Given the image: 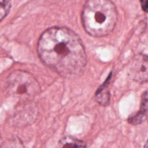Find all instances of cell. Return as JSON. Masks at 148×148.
I'll return each mask as SVG.
<instances>
[{
    "label": "cell",
    "instance_id": "3957f363",
    "mask_svg": "<svg viewBox=\"0 0 148 148\" xmlns=\"http://www.w3.org/2000/svg\"><path fill=\"white\" fill-rule=\"evenodd\" d=\"M8 88L11 94L20 100L32 99L40 92V85L30 73L15 71L8 78Z\"/></svg>",
    "mask_w": 148,
    "mask_h": 148
},
{
    "label": "cell",
    "instance_id": "ba28073f",
    "mask_svg": "<svg viewBox=\"0 0 148 148\" xmlns=\"http://www.w3.org/2000/svg\"><path fill=\"white\" fill-rule=\"evenodd\" d=\"M142 8L145 12L148 13V0H140Z\"/></svg>",
    "mask_w": 148,
    "mask_h": 148
},
{
    "label": "cell",
    "instance_id": "7a4b0ae2",
    "mask_svg": "<svg viewBox=\"0 0 148 148\" xmlns=\"http://www.w3.org/2000/svg\"><path fill=\"white\" fill-rule=\"evenodd\" d=\"M85 31L93 37L109 34L117 22V11L111 0H88L82 12Z\"/></svg>",
    "mask_w": 148,
    "mask_h": 148
},
{
    "label": "cell",
    "instance_id": "52a82bcc",
    "mask_svg": "<svg viewBox=\"0 0 148 148\" xmlns=\"http://www.w3.org/2000/svg\"><path fill=\"white\" fill-rule=\"evenodd\" d=\"M10 9H11L10 0H0V21H1L8 14Z\"/></svg>",
    "mask_w": 148,
    "mask_h": 148
},
{
    "label": "cell",
    "instance_id": "277c9868",
    "mask_svg": "<svg viewBox=\"0 0 148 148\" xmlns=\"http://www.w3.org/2000/svg\"><path fill=\"white\" fill-rule=\"evenodd\" d=\"M130 77L136 82H148V56L143 53L134 56L129 67Z\"/></svg>",
    "mask_w": 148,
    "mask_h": 148
},
{
    "label": "cell",
    "instance_id": "8992f818",
    "mask_svg": "<svg viewBox=\"0 0 148 148\" xmlns=\"http://www.w3.org/2000/svg\"><path fill=\"white\" fill-rule=\"evenodd\" d=\"M86 145L82 140L73 137H66L61 139L58 143L56 148H85Z\"/></svg>",
    "mask_w": 148,
    "mask_h": 148
},
{
    "label": "cell",
    "instance_id": "9c48e42d",
    "mask_svg": "<svg viewBox=\"0 0 148 148\" xmlns=\"http://www.w3.org/2000/svg\"><path fill=\"white\" fill-rule=\"evenodd\" d=\"M144 148H148V140L147 141V143H145V145Z\"/></svg>",
    "mask_w": 148,
    "mask_h": 148
},
{
    "label": "cell",
    "instance_id": "5b68a950",
    "mask_svg": "<svg viewBox=\"0 0 148 148\" xmlns=\"http://www.w3.org/2000/svg\"><path fill=\"white\" fill-rule=\"evenodd\" d=\"M148 112V91H145L142 96L140 111L129 119V122L132 125H138L146 119Z\"/></svg>",
    "mask_w": 148,
    "mask_h": 148
},
{
    "label": "cell",
    "instance_id": "6da1fadb",
    "mask_svg": "<svg viewBox=\"0 0 148 148\" xmlns=\"http://www.w3.org/2000/svg\"><path fill=\"white\" fill-rule=\"evenodd\" d=\"M38 53L45 65L66 78L82 75L87 64L80 38L67 27L47 29L39 38Z\"/></svg>",
    "mask_w": 148,
    "mask_h": 148
}]
</instances>
